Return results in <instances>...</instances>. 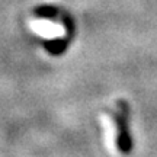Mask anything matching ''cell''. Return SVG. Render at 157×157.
Returning a JSON list of instances; mask_svg holds the SVG:
<instances>
[{
  "mask_svg": "<svg viewBox=\"0 0 157 157\" xmlns=\"http://www.w3.org/2000/svg\"><path fill=\"white\" fill-rule=\"evenodd\" d=\"M29 28L34 34L45 39H58L66 36V28L48 19H35L29 23Z\"/></svg>",
  "mask_w": 157,
  "mask_h": 157,
  "instance_id": "obj_1",
  "label": "cell"
}]
</instances>
